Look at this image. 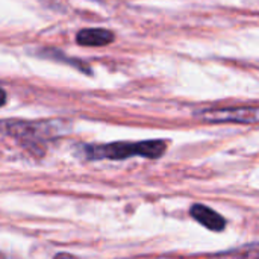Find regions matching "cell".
I'll return each mask as SVG.
<instances>
[{"instance_id": "7", "label": "cell", "mask_w": 259, "mask_h": 259, "mask_svg": "<svg viewBox=\"0 0 259 259\" xmlns=\"http://www.w3.org/2000/svg\"><path fill=\"white\" fill-rule=\"evenodd\" d=\"M6 102V93L3 91V88H0V106Z\"/></svg>"}, {"instance_id": "3", "label": "cell", "mask_w": 259, "mask_h": 259, "mask_svg": "<svg viewBox=\"0 0 259 259\" xmlns=\"http://www.w3.org/2000/svg\"><path fill=\"white\" fill-rule=\"evenodd\" d=\"M190 214L196 222H199L200 225H203L209 231L220 232V231H223L226 228L225 219L219 212H215L214 209H211V208H208L205 205H200V203L193 205L191 209H190Z\"/></svg>"}, {"instance_id": "6", "label": "cell", "mask_w": 259, "mask_h": 259, "mask_svg": "<svg viewBox=\"0 0 259 259\" xmlns=\"http://www.w3.org/2000/svg\"><path fill=\"white\" fill-rule=\"evenodd\" d=\"M55 259H77L74 258L73 255H68V253H59V255H56Z\"/></svg>"}, {"instance_id": "2", "label": "cell", "mask_w": 259, "mask_h": 259, "mask_svg": "<svg viewBox=\"0 0 259 259\" xmlns=\"http://www.w3.org/2000/svg\"><path fill=\"white\" fill-rule=\"evenodd\" d=\"M197 118L206 123H237V124H258L259 106L238 108H208L196 114Z\"/></svg>"}, {"instance_id": "1", "label": "cell", "mask_w": 259, "mask_h": 259, "mask_svg": "<svg viewBox=\"0 0 259 259\" xmlns=\"http://www.w3.org/2000/svg\"><path fill=\"white\" fill-rule=\"evenodd\" d=\"M167 143L162 140H149L140 143H112L106 146L88 147L87 153L91 159H126L134 155L156 159L164 155Z\"/></svg>"}, {"instance_id": "5", "label": "cell", "mask_w": 259, "mask_h": 259, "mask_svg": "<svg viewBox=\"0 0 259 259\" xmlns=\"http://www.w3.org/2000/svg\"><path fill=\"white\" fill-rule=\"evenodd\" d=\"M215 259H259V243L243 246L235 250L222 253Z\"/></svg>"}, {"instance_id": "4", "label": "cell", "mask_w": 259, "mask_h": 259, "mask_svg": "<svg viewBox=\"0 0 259 259\" xmlns=\"http://www.w3.org/2000/svg\"><path fill=\"white\" fill-rule=\"evenodd\" d=\"M77 44L87 47H102L114 41V33L108 29H83L76 36Z\"/></svg>"}]
</instances>
